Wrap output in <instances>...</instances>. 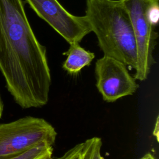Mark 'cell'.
<instances>
[{
    "instance_id": "obj_1",
    "label": "cell",
    "mask_w": 159,
    "mask_h": 159,
    "mask_svg": "<svg viewBox=\"0 0 159 159\" xmlns=\"http://www.w3.org/2000/svg\"><path fill=\"white\" fill-rule=\"evenodd\" d=\"M0 70L22 108L48 103L52 77L46 48L30 25L22 0H0Z\"/></svg>"
},
{
    "instance_id": "obj_2",
    "label": "cell",
    "mask_w": 159,
    "mask_h": 159,
    "mask_svg": "<svg viewBox=\"0 0 159 159\" xmlns=\"http://www.w3.org/2000/svg\"><path fill=\"white\" fill-rule=\"evenodd\" d=\"M104 56L135 69L137 55L129 14L121 0H86L84 15Z\"/></svg>"
},
{
    "instance_id": "obj_3",
    "label": "cell",
    "mask_w": 159,
    "mask_h": 159,
    "mask_svg": "<svg viewBox=\"0 0 159 159\" xmlns=\"http://www.w3.org/2000/svg\"><path fill=\"white\" fill-rule=\"evenodd\" d=\"M132 24L135 37L137 61L134 78L147 79L155 63L153 51L158 38L155 27L159 19V0H121Z\"/></svg>"
},
{
    "instance_id": "obj_4",
    "label": "cell",
    "mask_w": 159,
    "mask_h": 159,
    "mask_svg": "<svg viewBox=\"0 0 159 159\" xmlns=\"http://www.w3.org/2000/svg\"><path fill=\"white\" fill-rule=\"evenodd\" d=\"M57 136L54 127L43 118L26 116L0 124V158L19 154L42 143L53 145Z\"/></svg>"
},
{
    "instance_id": "obj_5",
    "label": "cell",
    "mask_w": 159,
    "mask_h": 159,
    "mask_svg": "<svg viewBox=\"0 0 159 159\" xmlns=\"http://www.w3.org/2000/svg\"><path fill=\"white\" fill-rule=\"evenodd\" d=\"M96 86L102 99L114 102L123 97L131 96L139 88L137 80L122 62L103 56L95 63Z\"/></svg>"
},
{
    "instance_id": "obj_6",
    "label": "cell",
    "mask_w": 159,
    "mask_h": 159,
    "mask_svg": "<svg viewBox=\"0 0 159 159\" xmlns=\"http://www.w3.org/2000/svg\"><path fill=\"white\" fill-rule=\"evenodd\" d=\"M41 19L47 22L69 44L78 42L91 32L85 16L67 11L58 0H26Z\"/></svg>"
},
{
    "instance_id": "obj_7",
    "label": "cell",
    "mask_w": 159,
    "mask_h": 159,
    "mask_svg": "<svg viewBox=\"0 0 159 159\" xmlns=\"http://www.w3.org/2000/svg\"><path fill=\"white\" fill-rule=\"evenodd\" d=\"M63 55L66 56V58L62 68L71 75L78 74L83 68L90 65L95 57L93 52L86 50L78 42L70 44L68 50Z\"/></svg>"
},
{
    "instance_id": "obj_8",
    "label": "cell",
    "mask_w": 159,
    "mask_h": 159,
    "mask_svg": "<svg viewBox=\"0 0 159 159\" xmlns=\"http://www.w3.org/2000/svg\"><path fill=\"white\" fill-rule=\"evenodd\" d=\"M53 154V145L42 143L19 154L1 157L0 159H51Z\"/></svg>"
},
{
    "instance_id": "obj_9",
    "label": "cell",
    "mask_w": 159,
    "mask_h": 159,
    "mask_svg": "<svg viewBox=\"0 0 159 159\" xmlns=\"http://www.w3.org/2000/svg\"><path fill=\"white\" fill-rule=\"evenodd\" d=\"M82 143H78L74 146L73 147L71 148L70 150L66 151L63 155L60 157H55L51 159H71L81 148Z\"/></svg>"
},
{
    "instance_id": "obj_10",
    "label": "cell",
    "mask_w": 159,
    "mask_h": 159,
    "mask_svg": "<svg viewBox=\"0 0 159 159\" xmlns=\"http://www.w3.org/2000/svg\"><path fill=\"white\" fill-rule=\"evenodd\" d=\"M81 148H82V146H81ZM81 148L71 159H83L82 153H81Z\"/></svg>"
},
{
    "instance_id": "obj_11",
    "label": "cell",
    "mask_w": 159,
    "mask_h": 159,
    "mask_svg": "<svg viewBox=\"0 0 159 159\" xmlns=\"http://www.w3.org/2000/svg\"><path fill=\"white\" fill-rule=\"evenodd\" d=\"M143 159H156V158L150 153H146L145 155H143Z\"/></svg>"
},
{
    "instance_id": "obj_12",
    "label": "cell",
    "mask_w": 159,
    "mask_h": 159,
    "mask_svg": "<svg viewBox=\"0 0 159 159\" xmlns=\"http://www.w3.org/2000/svg\"><path fill=\"white\" fill-rule=\"evenodd\" d=\"M2 112H3V103H2V99H1V96H0V119L2 117Z\"/></svg>"
}]
</instances>
